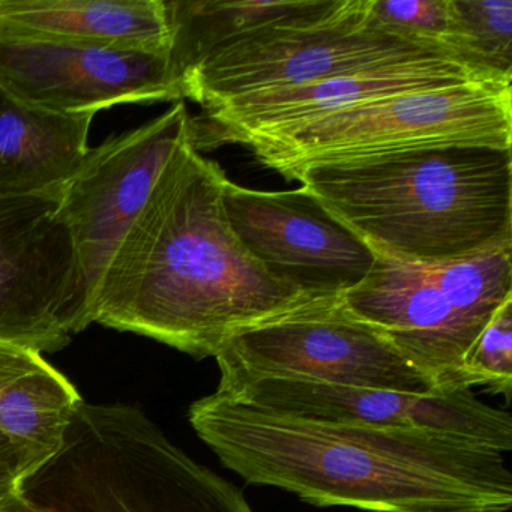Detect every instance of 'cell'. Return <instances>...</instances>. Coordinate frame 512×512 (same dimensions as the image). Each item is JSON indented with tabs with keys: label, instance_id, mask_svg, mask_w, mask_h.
Returning a JSON list of instances; mask_svg holds the SVG:
<instances>
[{
	"label": "cell",
	"instance_id": "obj_1",
	"mask_svg": "<svg viewBox=\"0 0 512 512\" xmlns=\"http://www.w3.org/2000/svg\"><path fill=\"white\" fill-rule=\"evenodd\" d=\"M197 436L247 484L368 512H506L505 452L430 431L310 421L214 394L191 404Z\"/></svg>",
	"mask_w": 512,
	"mask_h": 512
},
{
	"label": "cell",
	"instance_id": "obj_2",
	"mask_svg": "<svg viewBox=\"0 0 512 512\" xmlns=\"http://www.w3.org/2000/svg\"><path fill=\"white\" fill-rule=\"evenodd\" d=\"M226 179L193 137L176 151L110 262L94 323L215 358L233 335L316 302L242 247L224 211Z\"/></svg>",
	"mask_w": 512,
	"mask_h": 512
},
{
	"label": "cell",
	"instance_id": "obj_3",
	"mask_svg": "<svg viewBox=\"0 0 512 512\" xmlns=\"http://www.w3.org/2000/svg\"><path fill=\"white\" fill-rule=\"evenodd\" d=\"M376 256L460 260L512 242L511 148L433 145L293 173Z\"/></svg>",
	"mask_w": 512,
	"mask_h": 512
},
{
	"label": "cell",
	"instance_id": "obj_4",
	"mask_svg": "<svg viewBox=\"0 0 512 512\" xmlns=\"http://www.w3.org/2000/svg\"><path fill=\"white\" fill-rule=\"evenodd\" d=\"M40 512H254L137 407L82 401L61 451L25 485Z\"/></svg>",
	"mask_w": 512,
	"mask_h": 512
},
{
	"label": "cell",
	"instance_id": "obj_5",
	"mask_svg": "<svg viewBox=\"0 0 512 512\" xmlns=\"http://www.w3.org/2000/svg\"><path fill=\"white\" fill-rule=\"evenodd\" d=\"M443 394L473 389L467 361L485 326L512 301V242L460 260L397 262L377 256L370 274L341 296Z\"/></svg>",
	"mask_w": 512,
	"mask_h": 512
},
{
	"label": "cell",
	"instance_id": "obj_6",
	"mask_svg": "<svg viewBox=\"0 0 512 512\" xmlns=\"http://www.w3.org/2000/svg\"><path fill=\"white\" fill-rule=\"evenodd\" d=\"M451 143L511 148L512 83L469 82L391 95L244 145L290 181L316 161Z\"/></svg>",
	"mask_w": 512,
	"mask_h": 512
},
{
	"label": "cell",
	"instance_id": "obj_7",
	"mask_svg": "<svg viewBox=\"0 0 512 512\" xmlns=\"http://www.w3.org/2000/svg\"><path fill=\"white\" fill-rule=\"evenodd\" d=\"M424 59L454 58L374 28L370 0H331L320 13L266 29L206 59L182 76V89L185 100L206 112L241 95Z\"/></svg>",
	"mask_w": 512,
	"mask_h": 512
},
{
	"label": "cell",
	"instance_id": "obj_8",
	"mask_svg": "<svg viewBox=\"0 0 512 512\" xmlns=\"http://www.w3.org/2000/svg\"><path fill=\"white\" fill-rule=\"evenodd\" d=\"M215 359L220 374L443 394L382 332L350 314L341 298L311 302L245 329Z\"/></svg>",
	"mask_w": 512,
	"mask_h": 512
},
{
	"label": "cell",
	"instance_id": "obj_9",
	"mask_svg": "<svg viewBox=\"0 0 512 512\" xmlns=\"http://www.w3.org/2000/svg\"><path fill=\"white\" fill-rule=\"evenodd\" d=\"M191 137L193 118L185 101H178L148 124L89 149L79 173L59 196L92 323L98 292L122 239L173 155Z\"/></svg>",
	"mask_w": 512,
	"mask_h": 512
},
{
	"label": "cell",
	"instance_id": "obj_10",
	"mask_svg": "<svg viewBox=\"0 0 512 512\" xmlns=\"http://www.w3.org/2000/svg\"><path fill=\"white\" fill-rule=\"evenodd\" d=\"M89 325L58 197L0 196V341L58 352Z\"/></svg>",
	"mask_w": 512,
	"mask_h": 512
},
{
	"label": "cell",
	"instance_id": "obj_11",
	"mask_svg": "<svg viewBox=\"0 0 512 512\" xmlns=\"http://www.w3.org/2000/svg\"><path fill=\"white\" fill-rule=\"evenodd\" d=\"M0 89L62 115L184 101L170 52L91 46L0 29Z\"/></svg>",
	"mask_w": 512,
	"mask_h": 512
},
{
	"label": "cell",
	"instance_id": "obj_12",
	"mask_svg": "<svg viewBox=\"0 0 512 512\" xmlns=\"http://www.w3.org/2000/svg\"><path fill=\"white\" fill-rule=\"evenodd\" d=\"M230 229L260 268L314 301L341 298L365 280L377 256L302 187L259 191L224 182Z\"/></svg>",
	"mask_w": 512,
	"mask_h": 512
},
{
	"label": "cell",
	"instance_id": "obj_13",
	"mask_svg": "<svg viewBox=\"0 0 512 512\" xmlns=\"http://www.w3.org/2000/svg\"><path fill=\"white\" fill-rule=\"evenodd\" d=\"M217 394L266 412L310 421L430 431L512 449V418L473 389L413 395L278 377L220 374Z\"/></svg>",
	"mask_w": 512,
	"mask_h": 512
},
{
	"label": "cell",
	"instance_id": "obj_14",
	"mask_svg": "<svg viewBox=\"0 0 512 512\" xmlns=\"http://www.w3.org/2000/svg\"><path fill=\"white\" fill-rule=\"evenodd\" d=\"M469 82H505L455 59H424L232 98L193 119L197 151L301 127L391 95Z\"/></svg>",
	"mask_w": 512,
	"mask_h": 512
},
{
	"label": "cell",
	"instance_id": "obj_15",
	"mask_svg": "<svg viewBox=\"0 0 512 512\" xmlns=\"http://www.w3.org/2000/svg\"><path fill=\"white\" fill-rule=\"evenodd\" d=\"M94 116L38 109L0 89V196L59 199L91 149Z\"/></svg>",
	"mask_w": 512,
	"mask_h": 512
},
{
	"label": "cell",
	"instance_id": "obj_16",
	"mask_svg": "<svg viewBox=\"0 0 512 512\" xmlns=\"http://www.w3.org/2000/svg\"><path fill=\"white\" fill-rule=\"evenodd\" d=\"M0 29L91 46L172 47L166 0H0Z\"/></svg>",
	"mask_w": 512,
	"mask_h": 512
},
{
	"label": "cell",
	"instance_id": "obj_17",
	"mask_svg": "<svg viewBox=\"0 0 512 512\" xmlns=\"http://www.w3.org/2000/svg\"><path fill=\"white\" fill-rule=\"evenodd\" d=\"M82 401L41 353L0 341V430L52 460Z\"/></svg>",
	"mask_w": 512,
	"mask_h": 512
},
{
	"label": "cell",
	"instance_id": "obj_18",
	"mask_svg": "<svg viewBox=\"0 0 512 512\" xmlns=\"http://www.w3.org/2000/svg\"><path fill=\"white\" fill-rule=\"evenodd\" d=\"M172 28L170 58L182 76L223 50L283 23L325 10L331 0H181L166 2Z\"/></svg>",
	"mask_w": 512,
	"mask_h": 512
},
{
	"label": "cell",
	"instance_id": "obj_19",
	"mask_svg": "<svg viewBox=\"0 0 512 512\" xmlns=\"http://www.w3.org/2000/svg\"><path fill=\"white\" fill-rule=\"evenodd\" d=\"M449 55L512 82V0H449Z\"/></svg>",
	"mask_w": 512,
	"mask_h": 512
},
{
	"label": "cell",
	"instance_id": "obj_20",
	"mask_svg": "<svg viewBox=\"0 0 512 512\" xmlns=\"http://www.w3.org/2000/svg\"><path fill=\"white\" fill-rule=\"evenodd\" d=\"M370 22L380 31L439 47L449 55V0H370Z\"/></svg>",
	"mask_w": 512,
	"mask_h": 512
},
{
	"label": "cell",
	"instance_id": "obj_21",
	"mask_svg": "<svg viewBox=\"0 0 512 512\" xmlns=\"http://www.w3.org/2000/svg\"><path fill=\"white\" fill-rule=\"evenodd\" d=\"M467 373L473 388L484 386L509 401L512 391V301L506 302L476 341Z\"/></svg>",
	"mask_w": 512,
	"mask_h": 512
},
{
	"label": "cell",
	"instance_id": "obj_22",
	"mask_svg": "<svg viewBox=\"0 0 512 512\" xmlns=\"http://www.w3.org/2000/svg\"><path fill=\"white\" fill-rule=\"evenodd\" d=\"M49 458L0 430V508L25 494V485Z\"/></svg>",
	"mask_w": 512,
	"mask_h": 512
},
{
	"label": "cell",
	"instance_id": "obj_23",
	"mask_svg": "<svg viewBox=\"0 0 512 512\" xmlns=\"http://www.w3.org/2000/svg\"><path fill=\"white\" fill-rule=\"evenodd\" d=\"M0 512H40L28 499H26L25 494L23 497H20L16 502L10 503V505L4 506V508H0Z\"/></svg>",
	"mask_w": 512,
	"mask_h": 512
}]
</instances>
